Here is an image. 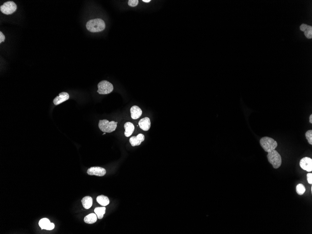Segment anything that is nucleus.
I'll return each instance as SVG.
<instances>
[{
  "instance_id": "f257e3e1",
  "label": "nucleus",
  "mask_w": 312,
  "mask_h": 234,
  "mask_svg": "<svg viewBox=\"0 0 312 234\" xmlns=\"http://www.w3.org/2000/svg\"><path fill=\"white\" fill-rule=\"evenodd\" d=\"M105 27L106 24L104 21L100 18L90 20L86 24L87 30L91 33L102 32L105 29Z\"/></svg>"
},
{
  "instance_id": "f03ea898",
  "label": "nucleus",
  "mask_w": 312,
  "mask_h": 234,
  "mask_svg": "<svg viewBox=\"0 0 312 234\" xmlns=\"http://www.w3.org/2000/svg\"><path fill=\"white\" fill-rule=\"evenodd\" d=\"M262 147L266 152H269L275 150L278 146L277 142L271 137L264 136L260 140Z\"/></svg>"
},
{
  "instance_id": "7ed1b4c3",
  "label": "nucleus",
  "mask_w": 312,
  "mask_h": 234,
  "mask_svg": "<svg viewBox=\"0 0 312 234\" xmlns=\"http://www.w3.org/2000/svg\"><path fill=\"white\" fill-rule=\"evenodd\" d=\"M268 161L275 169L280 167L282 164V158L280 154L275 150L268 152L267 156Z\"/></svg>"
},
{
  "instance_id": "20e7f679",
  "label": "nucleus",
  "mask_w": 312,
  "mask_h": 234,
  "mask_svg": "<svg viewBox=\"0 0 312 234\" xmlns=\"http://www.w3.org/2000/svg\"><path fill=\"white\" fill-rule=\"evenodd\" d=\"M117 123L115 121L110 122L107 120H100L99 128L102 132L111 133L116 129Z\"/></svg>"
},
{
  "instance_id": "39448f33",
  "label": "nucleus",
  "mask_w": 312,
  "mask_h": 234,
  "mask_svg": "<svg viewBox=\"0 0 312 234\" xmlns=\"http://www.w3.org/2000/svg\"><path fill=\"white\" fill-rule=\"evenodd\" d=\"M98 89L97 92L100 94H107L110 93L113 91L112 84L107 80H102L98 84Z\"/></svg>"
},
{
  "instance_id": "423d86ee",
  "label": "nucleus",
  "mask_w": 312,
  "mask_h": 234,
  "mask_svg": "<svg viewBox=\"0 0 312 234\" xmlns=\"http://www.w3.org/2000/svg\"><path fill=\"white\" fill-rule=\"evenodd\" d=\"M17 9V5L12 1H8L3 4L0 7V10L3 14L10 15L15 12Z\"/></svg>"
},
{
  "instance_id": "0eeeda50",
  "label": "nucleus",
  "mask_w": 312,
  "mask_h": 234,
  "mask_svg": "<svg viewBox=\"0 0 312 234\" xmlns=\"http://www.w3.org/2000/svg\"><path fill=\"white\" fill-rule=\"evenodd\" d=\"M299 165L302 169L308 172L312 170V160L308 157H305L300 160Z\"/></svg>"
},
{
  "instance_id": "6e6552de",
  "label": "nucleus",
  "mask_w": 312,
  "mask_h": 234,
  "mask_svg": "<svg viewBox=\"0 0 312 234\" xmlns=\"http://www.w3.org/2000/svg\"><path fill=\"white\" fill-rule=\"evenodd\" d=\"M87 173L90 175H95L99 177H102L106 174L105 169L100 167H92L89 168Z\"/></svg>"
},
{
  "instance_id": "1a4fd4ad",
  "label": "nucleus",
  "mask_w": 312,
  "mask_h": 234,
  "mask_svg": "<svg viewBox=\"0 0 312 234\" xmlns=\"http://www.w3.org/2000/svg\"><path fill=\"white\" fill-rule=\"evenodd\" d=\"M39 225L42 230H45L47 231L53 230L55 227L54 224L51 223L49 219L45 218L42 219L39 221Z\"/></svg>"
},
{
  "instance_id": "9d476101",
  "label": "nucleus",
  "mask_w": 312,
  "mask_h": 234,
  "mask_svg": "<svg viewBox=\"0 0 312 234\" xmlns=\"http://www.w3.org/2000/svg\"><path fill=\"white\" fill-rule=\"evenodd\" d=\"M145 135L142 134H139L137 136H132L130 139V142L132 146H138L141 145L142 142L145 140Z\"/></svg>"
},
{
  "instance_id": "9b49d317",
  "label": "nucleus",
  "mask_w": 312,
  "mask_h": 234,
  "mask_svg": "<svg viewBox=\"0 0 312 234\" xmlns=\"http://www.w3.org/2000/svg\"><path fill=\"white\" fill-rule=\"evenodd\" d=\"M69 99V95L67 93L63 92L59 94L58 96L54 98V105H58L61 104L63 102H64L66 100H68Z\"/></svg>"
},
{
  "instance_id": "f8f14e48",
  "label": "nucleus",
  "mask_w": 312,
  "mask_h": 234,
  "mask_svg": "<svg viewBox=\"0 0 312 234\" xmlns=\"http://www.w3.org/2000/svg\"><path fill=\"white\" fill-rule=\"evenodd\" d=\"M151 125V123L150 119L148 117H145L141 119L138 122V125L144 131H148L150 129Z\"/></svg>"
},
{
  "instance_id": "ddd939ff",
  "label": "nucleus",
  "mask_w": 312,
  "mask_h": 234,
  "mask_svg": "<svg viewBox=\"0 0 312 234\" xmlns=\"http://www.w3.org/2000/svg\"><path fill=\"white\" fill-rule=\"evenodd\" d=\"M131 117L133 119H138L142 114V110L139 107L137 106H133L131 108L130 110Z\"/></svg>"
},
{
  "instance_id": "4468645a",
  "label": "nucleus",
  "mask_w": 312,
  "mask_h": 234,
  "mask_svg": "<svg viewBox=\"0 0 312 234\" xmlns=\"http://www.w3.org/2000/svg\"><path fill=\"white\" fill-rule=\"evenodd\" d=\"M124 128L125 130V135L126 137H129L133 133L135 130V127L133 124L130 122L125 123Z\"/></svg>"
},
{
  "instance_id": "2eb2a0df",
  "label": "nucleus",
  "mask_w": 312,
  "mask_h": 234,
  "mask_svg": "<svg viewBox=\"0 0 312 234\" xmlns=\"http://www.w3.org/2000/svg\"><path fill=\"white\" fill-rule=\"evenodd\" d=\"M300 29L305 33V36L308 38L311 39L312 38V27L311 26L302 24L300 25Z\"/></svg>"
},
{
  "instance_id": "dca6fc26",
  "label": "nucleus",
  "mask_w": 312,
  "mask_h": 234,
  "mask_svg": "<svg viewBox=\"0 0 312 234\" xmlns=\"http://www.w3.org/2000/svg\"><path fill=\"white\" fill-rule=\"evenodd\" d=\"M81 202H82L83 207L85 209H89L93 205L92 198L91 197L89 196L85 197L82 199Z\"/></svg>"
},
{
  "instance_id": "f3484780",
  "label": "nucleus",
  "mask_w": 312,
  "mask_h": 234,
  "mask_svg": "<svg viewBox=\"0 0 312 234\" xmlns=\"http://www.w3.org/2000/svg\"><path fill=\"white\" fill-rule=\"evenodd\" d=\"M97 218V216L95 214L92 213V214H89L88 216H85L84 220L85 223H88V224H93V223L96 222Z\"/></svg>"
},
{
  "instance_id": "a211bd4d",
  "label": "nucleus",
  "mask_w": 312,
  "mask_h": 234,
  "mask_svg": "<svg viewBox=\"0 0 312 234\" xmlns=\"http://www.w3.org/2000/svg\"><path fill=\"white\" fill-rule=\"evenodd\" d=\"M96 201L99 204L103 206H106L110 203V200L108 198V197L103 196V195L98 196L97 197Z\"/></svg>"
},
{
  "instance_id": "6ab92c4d",
  "label": "nucleus",
  "mask_w": 312,
  "mask_h": 234,
  "mask_svg": "<svg viewBox=\"0 0 312 234\" xmlns=\"http://www.w3.org/2000/svg\"><path fill=\"white\" fill-rule=\"evenodd\" d=\"M95 214L96 215L98 218L99 219H101L104 216V214L106 212V207H96L95 209Z\"/></svg>"
},
{
  "instance_id": "aec40b11",
  "label": "nucleus",
  "mask_w": 312,
  "mask_h": 234,
  "mask_svg": "<svg viewBox=\"0 0 312 234\" xmlns=\"http://www.w3.org/2000/svg\"><path fill=\"white\" fill-rule=\"evenodd\" d=\"M296 192L299 196H302L306 192V187L302 184H299L296 186Z\"/></svg>"
},
{
  "instance_id": "412c9836",
  "label": "nucleus",
  "mask_w": 312,
  "mask_h": 234,
  "mask_svg": "<svg viewBox=\"0 0 312 234\" xmlns=\"http://www.w3.org/2000/svg\"><path fill=\"white\" fill-rule=\"evenodd\" d=\"M305 135H306V138H307V140H308V142H309V144L310 145H312V130H309L306 132V134H305Z\"/></svg>"
},
{
  "instance_id": "4be33fe9",
  "label": "nucleus",
  "mask_w": 312,
  "mask_h": 234,
  "mask_svg": "<svg viewBox=\"0 0 312 234\" xmlns=\"http://www.w3.org/2000/svg\"><path fill=\"white\" fill-rule=\"evenodd\" d=\"M138 3H139V1L138 0H129L128 1V5L130 6L134 7L138 5Z\"/></svg>"
},
{
  "instance_id": "5701e85b",
  "label": "nucleus",
  "mask_w": 312,
  "mask_h": 234,
  "mask_svg": "<svg viewBox=\"0 0 312 234\" xmlns=\"http://www.w3.org/2000/svg\"><path fill=\"white\" fill-rule=\"evenodd\" d=\"M307 180H308V183L310 184H312V173H309L307 174Z\"/></svg>"
},
{
  "instance_id": "b1692460",
  "label": "nucleus",
  "mask_w": 312,
  "mask_h": 234,
  "mask_svg": "<svg viewBox=\"0 0 312 234\" xmlns=\"http://www.w3.org/2000/svg\"><path fill=\"white\" fill-rule=\"evenodd\" d=\"M5 38L4 35L2 33V32H0V43H2L4 41Z\"/></svg>"
},
{
  "instance_id": "393cba45",
  "label": "nucleus",
  "mask_w": 312,
  "mask_h": 234,
  "mask_svg": "<svg viewBox=\"0 0 312 234\" xmlns=\"http://www.w3.org/2000/svg\"><path fill=\"white\" fill-rule=\"evenodd\" d=\"M309 122L311 124H312V114H311L309 117Z\"/></svg>"
},
{
  "instance_id": "a878e982",
  "label": "nucleus",
  "mask_w": 312,
  "mask_h": 234,
  "mask_svg": "<svg viewBox=\"0 0 312 234\" xmlns=\"http://www.w3.org/2000/svg\"><path fill=\"white\" fill-rule=\"evenodd\" d=\"M151 0H143V2H145V3H149L151 2Z\"/></svg>"
},
{
  "instance_id": "bb28decb",
  "label": "nucleus",
  "mask_w": 312,
  "mask_h": 234,
  "mask_svg": "<svg viewBox=\"0 0 312 234\" xmlns=\"http://www.w3.org/2000/svg\"><path fill=\"white\" fill-rule=\"evenodd\" d=\"M106 132H104V133H103V135H105V134H106Z\"/></svg>"
}]
</instances>
